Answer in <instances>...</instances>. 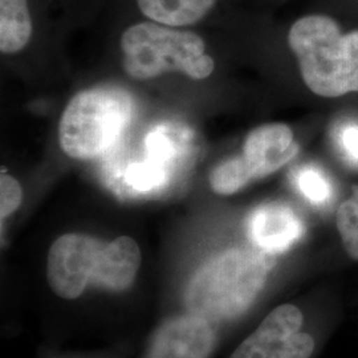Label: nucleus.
Returning a JSON list of instances; mask_svg holds the SVG:
<instances>
[{
  "label": "nucleus",
  "mask_w": 358,
  "mask_h": 358,
  "mask_svg": "<svg viewBox=\"0 0 358 358\" xmlns=\"http://www.w3.org/2000/svg\"><path fill=\"white\" fill-rule=\"evenodd\" d=\"M273 255L259 248H230L206 262L187 284L190 313L210 322L241 317L262 294Z\"/></svg>",
  "instance_id": "1"
},
{
  "label": "nucleus",
  "mask_w": 358,
  "mask_h": 358,
  "mask_svg": "<svg viewBox=\"0 0 358 358\" xmlns=\"http://www.w3.org/2000/svg\"><path fill=\"white\" fill-rule=\"evenodd\" d=\"M288 43L315 94L332 99L358 92V31L343 35L332 17L309 15L291 27Z\"/></svg>",
  "instance_id": "2"
},
{
  "label": "nucleus",
  "mask_w": 358,
  "mask_h": 358,
  "mask_svg": "<svg viewBox=\"0 0 358 358\" xmlns=\"http://www.w3.org/2000/svg\"><path fill=\"white\" fill-rule=\"evenodd\" d=\"M203 38L176 27L143 22L129 27L121 36L122 66L136 80H149L167 72H180L203 80L215 64L206 55Z\"/></svg>",
  "instance_id": "3"
},
{
  "label": "nucleus",
  "mask_w": 358,
  "mask_h": 358,
  "mask_svg": "<svg viewBox=\"0 0 358 358\" xmlns=\"http://www.w3.org/2000/svg\"><path fill=\"white\" fill-rule=\"evenodd\" d=\"M131 117L133 100L124 90L96 87L78 92L60 118V146L71 158H96L120 138Z\"/></svg>",
  "instance_id": "4"
},
{
  "label": "nucleus",
  "mask_w": 358,
  "mask_h": 358,
  "mask_svg": "<svg viewBox=\"0 0 358 358\" xmlns=\"http://www.w3.org/2000/svg\"><path fill=\"white\" fill-rule=\"evenodd\" d=\"M304 316L292 304L275 308L230 358H309L315 340L301 332Z\"/></svg>",
  "instance_id": "5"
},
{
  "label": "nucleus",
  "mask_w": 358,
  "mask_h": 358,
  "mask_svg": "<svg viewBox=\"0 0 358 358\" xmlns=\"http://www.w3.org/2000/svg\"><path fill=\"white\" fill-rule=\"evenodd\" d=\"M103 241L84 234H65L47 256V280L53 294L75 300L93 280Z\"/></svg>",
  "instance_id": "6"
},
{
  "label": "nucleus",
  "mask_w": 358,
  "mask_h": 358,
  "mask_svg": "<svg viewBox=\"0 0 358 358\" xmlns=\"http://www.w3.org/2000/svg\"><path fill=\"white\" fill-rule=\"evenodd\" d=\"M214 345L211 322L190 313L169 321L157 332L146 358H207Z\"/></svg>",
  "instance_id": "7"
},
{
  "label": "nucleus",
  "mask_w": 358,
  "mask_h": 358,
  "mask_svg": "<svg viewBox=\"0 0 358 358\" xmlns=\"http://www.w3.org/2000/svg\"><path fill=\"white\" fill-rule=\"evenodd\" d=\"M299 150L294 131L284 124H267L254 129L245 138L244 166L252 180L264 178L287 165Z\"/></svg>",
  "instance_id": "8"
},
{
  "label": "nucleus",
  "mask_w": 358,
  "mask_h": 358,
  "mask_svg": "<svg viewBox=\"0 0 358 358\" xmlns=\"http://www.w3.org/2000/svg\"><path fill=\"white\" fill-rule=\"evenodd\" d=\"M304 234L303 219L292 207L280 202L256 207L248 219V235L252 243L271 255L287 252Z\"/></svg>",
  "instance_id": "9"
},
{
  "label": "nucleus",
  "mask_w": 358,
  "mask_h": 358,
  "mask_svg": "<svg viewBox=\"0 0 358 358\" xmlns=\"http://www.w3.org/2000/svg\"><path fill=\"white\" fill-rule=\"evenodd\" d=\"M141 262V250L134 239L120 236L103 242L92 282L115 292L127 291L136 280Z\"/></svg>",
  "instance_id": "10"
},
{
  "label": "nucleus",
  "mask_w": 358,
  "mask_h": 358,
  "mask_svg": "<svg viewBox=\"0 0 358 358\" xmlns=\"http://www.w3.org/2000/svg\"><path fill=\"white\" fill-rule=\"evenodd\" d=\"M217 0H137L141 13L152 22L186 27L201 22Z\"/></svg>",
  "instance_id": "11"
},
{
  "label": "nucleus",
  "mask_w": 358,
  "mask_h": 358,
  "mask_svg": "<svg viewBox=\"0 0 358 358\" xmlns=\"http://www.w3.org/2000/svg\"><path fill=\"white\" fill-rule=\"evenodd\" d=\"M32 35V19L27 0H0V51H22Z\"/></svg>",
  "instance_id": "12"
},
{
  "label": "nucleus",
  "mask_w": 358,
  "mask_h": 358,
  "mask_svg": "<svg viewBox=\"0 0 358 358\" xmlns=\"http://www.w3.org/2000/svg\"><path fill=\"white\" fill-rule=\"evenodd\" d=\"M208 182L211 189L219 195H232L241 192L252 179L239 155L214 167L210 173Z\"/></svg>",
  "instance_id": "13"
},
{
  "label": "nucleus",
  "mask_w": 358,
  "mask_h": 358,
  "mask_svg": "<svg viewBox=\"0 0 358 358\" xmlns=\"http://www.w3.org/2000/svg\"><path fill=\"white\" fill-rule=\"evenodd\" d=\"M296 186L312 205H325L332 199V182L319 167H303L296 174Z\"/></svg>",
  "instance_id": "14"
},
{
  "label": "nucleus",
  "mask_w": 358,
  "mask_h": 358,
  "mask_svg": "<svg viewBox=\"0 0 358 358\" xmlns=\"http://www.w3.org/2000/svg\"><path fill=\"white\" fill-rule=\"evenodd\" d=\"M169 167L146 157L143 162L133 164L127 169L125 182L137 192H152L166 183Z\"/></svg>",
  "instance_id": "15"
},
{
  "label": "nucleus",
  "mask_w": 358,
  "mask_h": 358,
  "mask_svg": "<svg viewBox=\"0 0 358 358\" xmlns=\"http://www.w3.org/2000/svg\"><path fill=\"white\" fill-rule=\"evenodd\" d=\"M336 224L349 257L358 262V202L353 198L343 202L336 214Z\"/></svg>",
  "instance_id": "16"
},
{
  "label": "nucleus",
  "mask_w": 358,
  "mask_h": 358,
  "mask_svg": "<svg viewBox=\"0 0 358 358\" xmlns=\"http://www.w3.org/2000/svg\"><path fill=\"white\" fill-rule=\"evenodd\" d=\"M337 150L349 165L358 167V122L344 121L333 131Z\"/></svg>",
  "instance_id": "17"
},
{
  "label": "nucleus",
  "mask_w": 358,
  "mask_h": 358,
  "mask_svg": "<svg viewBox=\"0 0 358 358\" xmlns=\"http://www.w3.org/2000/svg\"><path fill=\"white\" fill-rule=\"evenodd\" d=\"M23 201V190L16 179L8 174L0 177V215L1 219L10 217Z\"/></svg>",
  "instance_id": "18"
},
{
  "label": "nucleus",
  "mask_w": 358,
  "mask_h": 358,
  "mask_svg": "<svg viewBox=\"0 0 358 358\" xmlns=\"http://www.w3.org/2000/svg\"><path fill=\"white\" fill-rule=\"evenodd\" d=\"M174 155H176L174 142L171 141L164 131H158V130L152 131L146 137V157L167 166H171Z\"/></svg>",
  "instance_id": "19"
},
{
  "label": "nucleus",
  "mask_w": 358,
  "mask_h": 358,
  "mask_svg": "<svg viewBox=\"0 0 358 358\" xmlns=\"http://www.w3.org/2000/svg\"><path fill=\"white\" fill-rule=\"evenodd\" d=\"M352 198H353L355 201H357L358 202V186L357 187H355V190H353V195H352Z\"/></svg>",
  "instance_id": "20"
}]
</instances>
